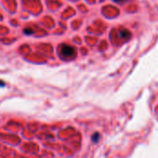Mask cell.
I'll return each mask as SVG.
<instances>
[{"instance_id":"3957f363","label":"cell","mask_w":158,"mask_h":158,"mask_svg":"<svg viewBox=\"0 0 158 158\" xmlns=\"http://www.w3.org/2000/svg\"><path fill=\"white\" fill-rule=\"evenodd\" d=\"M24 33H26V34H32V33H33V31L31 30L30 28H26V29L24 30Z\"/></svg>"},{"instance_id":"7a4b0ae2","label":"cell","mask_w":158,"mask_h":158,"mask_svg":"<svg viewBox=\"0 0 158 158\" xmlns=\"http://www.w3.org/2000/svg\"><path fill=\"white\" fill-rule=\"evenodd\" d=\"M119 34H120L121 37H123L125 39H128V38L131 37V32L128 30H126V29H121L119 31Z\"/></svg>"},{"instance_id":"277c9868","label":"cell","mask_w":158,"mask_h":158,"mask_svg":"<svg viewBox=\"0 0 158 158\" xmlns=\"http://www.w3.org/2000/svg\"><path fill=\"white\" fill-rule=\"evenodd\" d=\"M97 139H98V134L95 133V134H94V137H93V141H94V143H96V142H97Z\"/></svg>"},{"instance_id":"6da1fadb","label":"cell","mask_w":158,"mask_h":158,"mask_svg":"<svg viewBox=\"0 0 158 158\" xmlns=\"http://www.w3.org/2000/svg\"><path fill=\"white\" fill-rule=\"evenodd\" d=\"M59 53L60 56L65 59H70L76 56L75 48L69 44H62L59 48Z\"/></svg>"},{"instance_id":"8992f818","label":"cell","mask_w":158,"mask_h":158,"mask_svg":"<svg viewBox=\"0 0 158 158\" xmlns=\"http://www.w3.org/2000/svg\"><path fill=\"white\" fill-rule=\"evenodd\" d=\"M116 2H121V1H123V0H115Z\"/></svg>"},{"instance_id":"5b68a950","label":"cell","mask_w":158,"mask_h":158,"mask_svg":"<svg viewBox=\"0 0 158 158\" xmlns=\"http://www.w3.org/2000/svg\"><path fill=\"white\" fill-rule=\"evenodd\" d=\"M4 85H5V83L2 81H0V86H4Z\"/></svg>"}]
</instances>
